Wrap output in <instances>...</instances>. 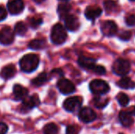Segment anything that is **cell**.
Instances as JSON below:
<instances>
[{
	"label": "cell",
	"mask_w": 135,
	"mask_h": 134,
	"mask_svg": "<svg viewBox=\"0 0 135 134\" xmlns=\"http://www.w3.org/2000/svg\"><path fill=\"white\" fill-rule=\"evenodd\" d=\"M40 63L39 56L35 54H28L24 55L20 62V67L23 72L31 73L36 70Z\"/></svg>",
	"instance_id": "6da1fadb"
},
{
	"label": "cell",
	"mask_w": 135,
	"mask_h": 134,
	"mask_svg": "<svg viewBox=\"0 0 135 134\" xmlns=\"http://www.w3.org/2000/svg\"><path fill=\"white\" fill-rule=\"evenodd\" d=\"M67 33L65 28L61 24H56L53 26L51 32V39L54 44L61 45L66 40Z\"/></svg>",
	"instance_id": "7a4b0ae2"
},
{
	"label": "cell",
	"mask_w": 135,
	"mask_h": 134,
	"mask_svg": "<svg viewBox=\"0 0 135 134\" xmlns=\"http://www.w3.org/2000/svg\"><path fill=\"white\" fill-rule=\"evenodd\" d=\"M131 62L124 58L116 59L112 65V71L115 74L121 77H124L131 71Z\"/></svg>",
	"instance_id": "3957f363"
},
{
	"label": "cell",
	"mask_w": 135,
	"mask_h": 134,
	"mask_svg": "<svg viewBox=\"0 0 135 134\" xmlns=\"http://www.w3.org/2000/svg\"><path fill=\"white\" fill-rule=\"evenodd\" d=\"M89 89L95 96H104L110 91V87L106 81L95 79L89 83Z\"/></svg>",
	"instance_id": "277c9868"
},
{
	"label": "cell",
	"mask_w": 135,
	"mask_h": 134,
	"mask_svg": "<svg viewBox=\"0 0 135 134\" xmlns=\"http://www.w3.org/2000/svg\"><path fill=\"white\" fill-rule=\"evenodd\" d=\"M82 104V98L80 96H72L67 98L63 103V108L68 112H74L78 110Z\"/></svg>",
	"instance_id": "5b68a950"
},
{
	"label": "cell",
	"mask_w": 135,
	"mask_h": 134,
	"mask_svg": "<svg viewBox=\"0 0 135 134\" xmlns=\"http://www.w3.org/2000/svg\"><path fill=\"white\" fill-rule=\"evenodd\" d=\"M57 87L61 93L63 95H70L75 92L74 85L67 79L62 78L57 82Z\"/></svg>",
	"instance_id": "8992f818"
},
{
	"label": "cell",
	"mask_w": 135,
	"mask_h": 134,
	"mask_svg": "<svg viewBox=\"0 0 135 134\" xmlns=\"http://www.w3.org/2000/svg\"><path fill=\"white\" fill-rule=\"evenodd\" d=\"M78 118L84 123H90L96 120L97 114L93 109L85 107L80 110L78 113Z\"/></svg>",
	"instance_id": "52a82bcc"
},
{
	"label": "cell",
	"mask_w": 135,
	"mask_h": 134,
	"mask_svg": "<svg viewBox=\"0 0 135 134\" xmlns=\"http://www.w3.org/2000/svg\"><path fill=\"white\" fill-rule=\"evenodd\" d=\"M101 32L105 36H113L118 32V26L113 21H105L100 26Z\"/></svg>",
	"instance_id": "ba28073f"
},
{
	"label": "cell",
	"mask_w": 135,
	"mask_h": 134,
	"mask_svg": "<svg viewBox=\"0 0 135 134\" xmlns=\"http://www.w3.org/2000/svg\"><path fill=\"white\" fill-rule=\"evenodd\" d=\"M14 40V32L9 27H4L0 30V43L9 45Z\"/></svg>",
	"instance_id": "9c48e42d"
},
{
	"label": "cell",
	"mask_w": 135,
	"mask_h": 134,
	"mask_svg": "<svg viewBox=\"0 0 135 134\" xmlns=\"http://www.w3.org/2000/svg\"><path fill=\"white\" fill-rule=\"evenodd\" d=\"M63 20H64L66 28L70 32L77 31L80 27V21L78 18L73 14L67 15Z\"/></svg>",
	"instance_id": "30bf717a"
},
{
	"label": "cell",
	"mask_w": 135,
	"mask_h": 134,
	"mask_svg": "<svg viewBox=\"0 0 135 134\" xmlns=\"http://www.w3.org/2000/svg\"><path fill=\"white\" fill-rule=\"evenodd\" d=\"M25 8L24 2L22 0H9L7 4L8 11L12 15L21 13Z\"/></svg>",
	"instance_id": "8fae6325"
},
{
	"label": "cell",
	"mask_w": 135,
	"mask_h": 134,
	"mask_svg": "<svg viewBox=\"0 0 135 134\" xmlns=\"http://www.w3.org/2000/svg\"><path fill=\"white\" fill-rule=\"evenodd\" d=\"M40 104V99L36 94H34L32 96H28L25 100H23L21 108L25 111H29L33 107L38 106Z\"/></svg>",
	"instance_id": "7c38bea8"
},
{
	"label": "cell",
	"mask_w": 135,
	"mask_h": 134,
	"mask_svg": "<svg viewBox=\"0 0 135 134\" xmlns=\"http://www.w3.org/2000/svg\"><path fill=\"white\" fill-rule=\"evenodd\" d=\"M96 62H97L96 59H94L93 58L85 57V56H80L78 60V65L81 67H82L83 69L92 70V71H93L94 68L97 66Z\"/></svg>",
	"instance_id": "4fadbf2b"
},
{
	"label": "cell",
	"mask_w": 135,
	"mask_h": 134,
	"mask_svg": "<svg viewBox=\"0 0 135 134\" xmlns=\"http://www.w3.org/2000/svg\"><path fill=\"white\" fill-rule=\"evenodd\" d=\"M102 9L101 8H100L99 6H88L85 9V16L87 19L93 21L96 18L99 17L101 14H102Z\"/></svg>",
	"instance_id": "5bb4252c"
},
{
	"label": "cell",
	"mask_w": 135,
	"mask_h": 134,
	"mask_svg": "<svg viewBox=\"0 0 135 134\" xmlns=\"http://www.w3.org/2000/svg\"><path fill=\"white\" fill-rule=\"evenodd\" d=\"M119 119L121 125L126 128L131 127L134 122V118H132V115L128 111H122L119 112Z\"/></svg>",
	"instance_id": "9a60e30c"
},
{
	"label": "cell",
	"mask_w": 135,
	"mask_h": 134,
	"mask_svg": "<svg viewBox=\"0 0 135 134\" xmlns=\"http://www.w3.org/2000/svg\"><path fill=\"white\" fill-rule=\"evenodd\" d=\"M13 92L15 99L17 100H23L28 97V89L20 85H15L13 88Z\"/></svg>",
	"instance_id": "2e32d148"
},
{
	"label": "cell",
	"mask_w": 135,
	"mask_h": 134,
	"mask_svg": "<svg viewBox=\"0 0 135 134\" xmlns=\"http://www.w3.org/2000/svg\"><path fill=\"white\" fill-rule=\"evenodd\" d=\"M16 68L13 64H9L6 66H4L1 72H0V76L3 79H9L14 77L16 74Z\"/></svg>",
	"instance_id": "e0dca14e"
},
{
	"label": "cell",
	"mask_w": 135,
	"mask_h": 134,
	"mask_svg": "<svg viewBox=\"0 0 135 134\" xmlns=\"http://www.w3.org/2000/svg\"><path fill=\"white\" fill-rule=\"evenodd\" d=\"M117 85L123 89H134L135 82L128 77H123L118 82Z\"/></svg>",
	"instance_id": "ac0fdd59"
},
{
	"label": "cell",
	"mask_w": 135,
	"mask_h": 134,
	"mask_svg": "<svg viewBox=\"0 0 135 134\" xmlns=\"http://www.w3.org/2000/svg\"><path fill=\"white\" fill-rule=\"evenodd\" d=\"M108 98L105 96H96L93 100L94 106L98 109H103L108 104Z\"/></svg>",
	"instance_id": "d6986e66"
},
{
	"label": "cell",
	"mask_w": 135,
	"mask_h": 134,
	"mask_svg": "<svg viewBox=\"0 0 135 134\" xmlns=\"http://www.w3.org/2000/svg\"><path fill=\"white\" fill-rule=\"evenodd\" d=\"M71 9V6L69 3H62L58 6V13L60 17V18L64 19L67 15H69V13Z\"/></svg>",
	"instance_id": "ffe728a7"
},
{
	"label": "cell",
	"mask_w": 135,
	"mask_h": 134,
	"mask_svg": "<svg viewBox=\"0 0 135 134\" xmlns=\"http://www.w3.org/2000/svg\"><path fill=\"white\" fill-rule=\"evenodd\" d=\"M48 80H49V77H48L47 73L45 72H43V73H40L36 77H35L32 81V84L36 86H40V85H43L44 84H45Z\"/></svg>",
	"instance_id": "44dd1931"
},
{
	"label": "cell",
	"mask_w": 135,
	"mask_h": 134,
	"mask_svg": "<svg viewBox=\"0 0 135 134\" xmlns=\"http://www.w3.org/2000/svg\"><path fill=\"white\" fill-rule=\"evenodd\" d=\"M46 41L44 39H35L29 42L28 47L32 50H40L45 47Z\"/></svg>",
	"instance_id": "7402d4cb"
},
{
	"label": "cell",
	"mask_w": 135,
	"mask_h": 134,
	"mask_svg": "<svg viewBox=\"0 0 135 134\" xmlns=\"http://www.w3.org/2000/svg\"><path fill=\"white\" fill-rule=\"evenodd\" d=\"M104 6L107 13H115L118 11V5L113 0H105Z\"/></svg>",
	"instance_id": "603a6c76"
},
{
	"label": "cell",
	"mask_w": 135,
	"mask_h": 134,
	"mask_svg": "<svg viewBox=\"0 0 135 134\" xmlns=\"http://www.w3.org/2000/svg\"><path fill=\"white\" fill-rule=\"evenodd\" d=\"M27 30H28V28H27L26 24L22 21H19L15 24L14 32L16 34H17L18 36H24L27 32Z\"/></svg>",
	"instance_id": "cb8c5ba5"
},
{
	"label": "cell",
	"mask_w": 135,
	"mask_h": 134,
	"mask_svg": "<svg viewBox=\"0 0 135 134\" xmlns=\"http://www.w3.org/2000/svg\"><path fill=\"white\" fill-rule=\"evenodd\" d=\"M59 127L55 123H48L44 127V134H59Z\"/></svg>",
	"instance_id": "d4e9b609"
},
{
	"label": "cell",
	"mask_w": 135,
	"mask_h": 134,
	"mask_svg": "<svg viewBox=\"0 0 135 134\" xmlns=\"http://www.w3.org/2000/svg\"><path fill=\"white\" fill-rule=\"evenodd\" d=\"M116 100H118L119 105L122 107H127L130 102V99H129L128 96L125 93H123V92H120L117 95Z\"/></svg>",
	"instance_id": "484cf974"
},
{
	"label": "cell",
	"mask_w": 135,
	"mask_h": 134,
	"mask_svg": "<svg viewBox=\"0 0 135 134\" xmlns=\"http://www.w3.org/2000/svg\"><path fill=\"white\" fill-rule=\"evenodd\" d=\"M42 23H43V19H42L41 17H32V18L30 20V22H29L30 26H31L32 28H38L40 25L42 24Z\"/></svg>",
	"instance_id": "4316f807"
},
{
	"label": "cell",
	"mask_w": 135,
	"mask_h": 134,
	"mask_svg": "<svg viewBox=\"0 0 135 134\" xmlns=\"http://www.w3.org/2000/svg\"><path fill=\"white\" fill-rule=\"evenodd\" d=\"M131 36H132V32L131 31H124L120 33L119 39L123 41H127V40L131 39Z\"/></svg>",
	"instance_id": "83f0119b"
},
{
	"label": "cell",
	"mask_w": 135,
	"mask_h": 134,
	"mask_svg": "<svg viewBox=\"0 0 135 134\" xmlns=\"http://www.w3.org/2000/svg\"><path fill=\"white\" fill-rule=\"evenodd\" d=\"M126 24L128 26H134L135 25V15L134 14H130L127 15L125 19Z\"/></svg>",
	"instance_id": "f1b7e54d"
},
{
	"label": "cell",
	"mask_w": 135,
	"mask_h": 134,
	"mask_svg": "<svg viewBox=\"0 0 135 134\" xmlns=\"http://www.w3.org/2000/svg\"><path fill=\"white\" fill-rule=\"evenodd\" d=\"M93 72L96 73L98 75H104V74H106V69H105V67H104L102 66L97 65Z\"/></svg>",
	"instance_id": "f546056e"
},
{
	"label": "cell",
	"mask_w": 135,
	"mask_h": 134,
	"mask_svg": "<svg viewBox=\"0 0 135 134\" xmlns=\"http://www.w3.org/2000/svg\"><path fill=\"white\" fill-rule=\"evenodd\" d=\"M66 134H78V130L75 126H68L66 127Z\"/></svg>",
	"instance_id": "4dcf8cb0"
},
{
	"label": "cell",
	"mask_w": 135,
	"mask_h": 134,
	"mask_svg": "<svg viewBox=\"0 0 135 134\" xmlns=\"http://www.w3.org/2000/svg\"><path fill=\"white\" fill-rule=\"evenodd\" d=\"M7 17V12L6 9L2 6H0V21L5 20Z\"/></svg>",
	"instance_id": "1f68e13d"
},
{
	"label": "cell",
	"mask_w": 135,
	"mask_h": 134,
	"mask_svg": "<svg viewBox=\"0 0 135 134\" xmlns=\"http://www.w3.org/2000/svg\"><path fill=\"white\" fill-rule=\"evenodd\" d=\"M7 131H8V126L3 122H0V134H6Z\"/></svg>",
	"instance_id": "d6a6232c"
},
{
	"label": "cell",
	"mask_w": 135,
	"mask_h": 134,
	"mask_svg": "<svg viewBox=\"0 0 135 134\" xmlns=\"http://www.w3.org/2000/svg\"><path fill=\"white\" fill-rule=\"evenodd\" d=\"M131 115H134V116H135V106H134V107H131V111H128Z\"/></svg>",
	"instance_id": "836d02e7"
},
{
	"label": "cell",
	"mask_w": 135,
	"mask_h": 134,
	"mask_svg": "<svg viewBox=\"0 0 135 134\" xmlns=\"http://www.w3.org/2000/svg\"><path fill=\"white\" fill-rule=\"evenodd\" d=\"M34 2H37V3H40V2H44V0H33Z\"/></svg>",
	"instance_id": "e575fe53"
},
{
	"label": "cell",
	"mask_w": 135,
	"mask_h": 134,
	"mask_svg": "<svg viewBox=\"0 0 135 134\" xmlns=\"http://www.w3.org/2000/svg\"><path fill=\"white\" fill-rule=\"evenodd\" d=\"M60 1H62V2H67V1H69V0H60Z\"/></svg>",
	"instance_id": "d590c367"
},
{
	"label": "cell",
	"mask_w": 135,
	"mask_h": 134,
	"mask_svg": "<svg viewBox=\"0 0 135 134\" xmlns=\"http://www.w3.org/2000/svg\"><path fill=\"white\" fill-rule=\"evenodd\" d=\"M130 1H132V2H135V0H130Z\"/></svg>",
	"instance_id": "8d00e7d4"
},
{
	"label": "cell",
	"mask_w": 135,
	"mask_h": 134,
	"mask_svg": "<svg viewBox=\"0 0 135 134\" xmlns=\"http://www.w3.org/2000/svg\"><path fill=\"white\" fill-rule=\"evenodd\" d=\"M119 134H123V133H119Z\"/></svg>",
	"instance_id": "74e56055"
}]
</instances>
